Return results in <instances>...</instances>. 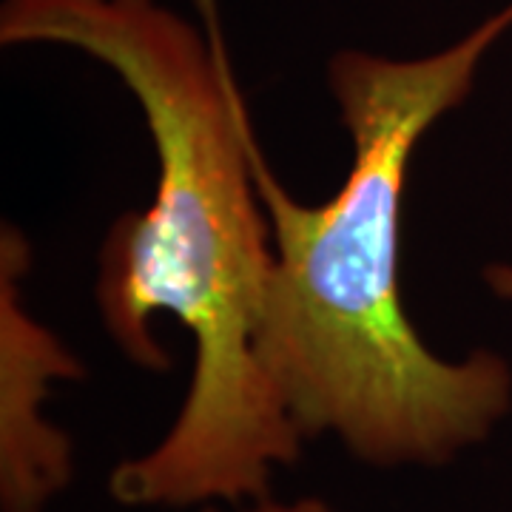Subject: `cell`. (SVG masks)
<instances>
[{
    "label": "cell",
    "mask_w": 512,
    "mask_h": 512,
    "mask_svg": "<svg viewBox=\"0 0 512 512\" xmlns=\"http://www.w3.org/2000/svg\"><path fill=\"white\" fill-rule=\"evenodd\" d=\"M484 279H487V288H490V291H493L498 299H507V302H512V265L510 262H493V265H487Z\"/></svg>",
    "instance_id": "5b68a950"
},
{
    "label": "cell",
    "mask_w": 512,
    "mask_h": 512,
    "mask_svg": "<svg viewBox=\"0 0 512 512\" xmlns=\"http://www.w3.org/2000/svg\"><path fill=\"white\" fill-rule=\"evenodd\" d=\"M0 43L100 60L134 94L154 143V197L103 242L97 305L123 356L148 370L168 367L154 322L171 316L194 342V373L160 441L114 467V501L205 512L274 495L305 436L259 356L274 239L220 37L160 0H3Z\"/></svg>",
    "instance_id": "6da1fadb"
},
{
    "label": "cell",
    "mask_w": 512,
    "mask_h": 512,
    "mask_svg": "<svg viewBox=\"0 0 512 512\" xmlns=\"http://www.w3.org/2000/svg\"><path fill=\"white\" fill-rule=\"evenodd\" d=\"M205 512H336L328 501L316 498V495H305V498H276V495H265L248 504H237V507H214Z\"/></svg>",
    "instance_id": "277c9868"
},
{
    "label": "cell",
    "mask_w": 512,
    "mask_h": 512,
    "mask_svg": "<svg viewBox=\"0 0 512 512\" xmlns=\"http://www.w3.org/2000/svg\"><path fill=\"white\" fill-rule=\"evenodd\" d=\"M29 242L3 225L0 242V512H46L74 476L69 436L43 404L57 382L80 379L83 367L26 308L20 279Z\"/></svg>",
    "instance_id": "3957f363"
},
{
    "label": "cell",
    "mask_w": 512,
    "mask_h": 512,
    "mask_svg": "<svg viewBox=\"0 0 512 512\" xmlns=\"http://www.w3.org/2000/svg\"><path fill=\"white\" fill-rule=\"evenodd\" d=\"M512 26V3L447 49L387 57L345 49L328 86L350 134L345 183L308 205L254 146L274 239L259 356L308 439L330 436L379 470L444 467L490 439L512 410V367L493 350L444 359L402 296V205L421 137L476 86Z\"/></svg>",
    "instance_id": "7a4b0ae2"
}]
</instances>
